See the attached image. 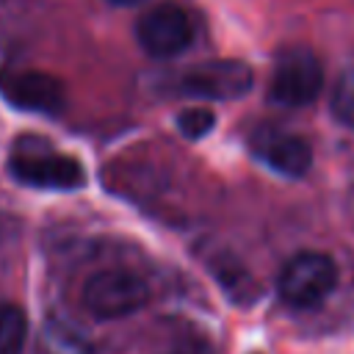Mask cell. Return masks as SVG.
I'll list each match as a JSON object with an SVG mask.
<instances>
[{"label": "cell", "instance_id": "ba28073f", "mask_svg": "<svg viewBox=\"0 0 354 354\" xmlns=\"http://www.w3.org/2000/svg\"><path fill=\"white\" fill-rule=\"evenodd\" d=\"M0 94L11 105L33 113H55L64 108V86L39 69L0 72Z\"/></svg>", "mask_w": 354, "mask_h": 354}, {"label": "cell", "instance_id": "3957f363", "mask_svg": "<svg viewBox=\"0 0 354 354\" xmlns=\"http://www.w3.org/2000/svg\"><path fill=\"white\" fill-rule=\"evenodd\" d=\"M324 86V66L318 55L307 47H285L271 72L268 100L285 108L313 105Z\"/></svg>", "mask_w": 354, "mask_h": 354}, {"label": "cell", "instance_id": "9c48e42d", "mask_svg": "<svg viewBox=\"0 0 354 354\" xmlns=\"http://www.w3.org/2000/svg\"><path fill=\"white\" fill-rule=\"evenodd\" d=\"M213 271H216V279L221 282V288L235 299V301H257V282L252 279V274L235 260V257H216L213 263Z\"/></svg>", "mask_w": 354, "mask_h": 354}, {"label": "cell", "instance_id": "5b68a950", "mask_svg": "<svg viewBox=\"0 0 354 354\" xmlns=\"http://www.w3.org/2000/svg\"><path fill=\"white\" fill-rule=\"evenodd\" d=\"M136 39L144 47V53H149L152 58H169V55L183 53L191 44L194 28H191L188 14L177 3L163 0L138 17Z\"/></svg>", "mask_w": 354, "mask_h": 354}, {"label": "cell", "instance_id": "52a82bcc", "mask_svg": "<svg viewBox=\"0 0 354 354\" xmlns=\"http://www.w3.org/2000/svg\"><path fill=\"white\" fill-rule=\"evenodd\" d=\"M252 152L277 174L285 177H301L313 166V149L301 136H293L279 127H257L249 138Z\"/></svg>", "mask_w": 354, "mask_h": 354}, {"label": "cell", "instance_id": "277c9868", "mask_svg": "<svg viewBox=\"0 0 354 354\" xmlns=\"http://www.w3.org/2000/svg\"><path fill=\"white\" fill-rule=\"evenodd\" d=\"M147 282L127 268H105L83 285V307L97 318H122L144 307Z\"/></svg>", "mask_w": 354, "mask_h": 354}, {"label": "cell", "instance_id": "6da1fadb", "mask_svg": "<svg viewBox=\"0 0 354 354\" xmlns=\"http://www.w3.org/2000/svg\"><path fill=\"white\" fill-rule=\"evenodd\" d=\"M11 174L25 183V185H36V188H53V191H75L86 183L83 166L69 158L61 155L50 147V141L28 136L19 138L11 160H8Z\"/></svg>", "mask_w": 354, "mask_h": 354}, {"label": "cell", "instance_id": "8992f818", "mask_svg": "<svg viewBox=\"0 0 354 354\" xmlns=\"http://www.w3.org/2000/svg\"><path fill=\"white\" fill-rule=\"evenodd\" d=\"M252 69L235 58L205 61L180 75V91L199 100H238L252 88Z\"/></svg>", "mask_w": 354, "mask_h": 354}, {"label": "cell", "instance_id": "7c38bea8", "mask_svg": "<svg viewBox=\"0 0 354 354\" xmlns=\"http://www.w3.org/2000/svg\"><path fill=\"white\" fill-rule=\"evenodd\" d=\"M216 124V116L210 108H202V105H194V108H185L180 111L177 116V127L185 138H205Z\"/></svg>", "mask_w": 354, "mask_h": 354}, {"label": "cell", "instance_id": "30bf717a", "mask_svg": "<svg viewBox=\"0 0 354 354\" xmlns=\"http://www.w3.org/2000/svg\"><path fill=\"white\" fill-rule=\"evenodd\" d=\"M28 318L17 304H0V354H22Z\"/></svg>", "mask_w": 354, "mask_h": 354}, {"label": "cell", "instance_id": "7a4b0ae2", "mask_svg": "<svg viewBox=\"0 0 354 354\" xmlns=\"http://www.w3.org/2000/svg\"><path fill=\"white\" fill-rule=\"evenodd\" d=\"M337 263L324 252H299L279 271L277 290L288 307L313 310L337 288Z\"/></svg>", "mask_w": 354, "mask_h": 354}, {"label": "cell", "instance_id": "8fae6325", "mask_svg": "<svg viewBox=\"0 0 354 354\" xmlns=\"http://www.w3.org/2000/svg\"><path fill=\"white\" fill-rule=\"evenodd\" d=\"M329 105H332L335 119L354 130V64L340 72V77H337V83L332 88Z\"/></svg>", "mask_w": 354, "mask_h": 354}, {"label": "cell", "instance_id": "4fadbf2b", "mask_svg": "<svg viewBox=\"0 0 354 354\" xmlns=\"http://www.w3.org/2000/svg\"><path fill=\"white\" fill-rule=\"evenodd\" d=\"M111 3H116V6H133V3H138V0H111Z\"/></svg>", "mask_w": 354, "mask_h": 354}]
</instances>
